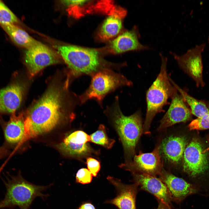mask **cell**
I'll return each mask as SVG.
<instances>
[{"instance_id":"8992f818","label":"cell","mask_w":209,"mask_h":209,"mask_svg":"<svg viewBox=\"0 0 209 209\" xmlns=\"http://www.w3.org/2000/svg\"><path fill=\"white\" fill-rule=\"evenodd\" d=\"M132 83L120 74L105 70L93 77L90 86L80 97L82 102L94 98L101 101L109 92L122 85L130 86Z\"/></svg>"},{"instance_id":"4fadbf2b","label":"cell","mask_w":209,"mask_h":209,"mask_svg":"<svg viewBox=\"0 0 209 209\" xmlns=\"http://www.w3.org/2000/svg\"><path fill=\"white\" fill-rule=\"evenodd\" d=\"M159 178L166 186L172 202L179 204L187 197L199 193V189L195 184L190 183L163 169Z\"/></svg>"},{"instance_id":"3957f363","label":"cell","mask_w":209,"mask_h":209,"mask_svg":"<svg viewBox=\"0 0 209 209\" xmlns=\"http://www.w3.org/2000/svg\"><path fill=\"white\" fill-rule=\"evenodd\" d=\"M4 183L6 193L4 199L0 202V209L18 206L20 209H28L36 197L44 199L47 196L42 192L51 185L33 184L24 179L20 174L7 177Z\"/></svg>"},{"instance_id":"5b68a950","label":"cell","mask_w":209,"mask_h":209,"mask_svg":"<svg viewBox=\"0 0 209 209\" xmlns=\"http://www.w3.org/2000/svg\"><path fill=\"white\" fill-rule=\"evenodd\" d=\"M57 49L75 74L92 73L99 65L98 53L95 49L73 45L59 46Z\"/></svg>"},{"instance_id":"6da1fadb","label":"cell","mask_w":209,"mask_h":209,"mask_svg":"<svg viewBox=\"0 0 209 209\" xmlns=\"http://www.w3.org/2000/svg\"><path fill=\"white\" fill-rule=\"evenodd\" d=\"M62 96L54 87L49 88L28 111L24 118L25 140L51 131L63 116Z\"/></svg>"},{"instance_id":"4316f807","label":"cell","mask_w":209,"mask_h":209,"mask_svg":"<svg viewBox=\"0 0 209 209\" xmlns=\"http://www.w3.org/2000/svg\"><path fill=\"white\" fill-rule=\"evenodd\" d=\"M92 176L88 169L86 168L80 169L76 174V182L82 184L89 183L92 181Z\"/></svg>"},{"instance_id":"f546056e","label":"cell","mask_w":209,"mask_h":209,"mask_svg":"<svg viewBox=\"0 0 209 209\" xmlns=\"http://www.w3.org/2000/svg\"><path fill=\"white\" fill-rule=\"evenodd\" d=\"M11 153L10 151L3 145L0 147V160L10 155Z\"/></svg>"},{"instance_id":"d6986e66","label":"cell","mask_w":209,"mask_h":209,"mask_svg":"<svg viewBox=\"0 0 209 209\" xmlns=\"http://www.w3.org/2000/svg\"><path fill=\"white\" fill-rule=\"evenodd\" d=\"M1 27L14 43L27 49L39 42L17 25L9 24Z\"/></svg>"},{"instance_id":"e0dca14e","label":"cell","mask_w":209,"mask_h":209,"mask_svg":"<svg viewBox=\"0 0 209 209\" xmlns=\"http://www.w3.org/2000/svg\"><path fill=\"white\" fill-rule=\"evenodd\" d=\"M140 34L135 27L118 36L111 42L110 47L115 53H119L132 50L149 49L148 46L143 45L138 40Z\"/></svg>"},{"instance_id":"277c9868","label":"cell","mask_w":209,"mask_h":209,"mask_svg":"<svg viewBox=\"0 0 209 209\" xmlns=\"http://www.w3.org/2000/svg\"><path fill=\"white\" fill-rule=\"evenodd\" d=\"M115 105L111 113L112 121L125 155L128 158H131L134 154L137 144L143 133L141 112L138 111L126 116L122 113L118 104Z\"/></svg>"},{"instance_id":"484cf974","label":"cell","mask_w":209,"mask_h":209,"mask_svg":"<svg viewBox=\"0 0 209 209\" xmlns=\"http://www.w3.org/2000/svg\"><path fill=\"white\" fill-rule=\"evenodd\" d=\"M188 127L190 130L209 129V114L193 120Z\"/></svg>"},{"instance_id":"ffe728a7","label":"cell","mask_w":209,"mask_h":209,"mask_svg":"<svg viewBox=\"0 0 209 209\" xmlns=\"http://www.w3.org/2000/svg\"><path fill=\"white\" fill-rule=\"evenodd\" d=\"M170 80L174 87L179 92L185 102L190 108L192 114L200 118L208 114H209V110L206 104L203 102L197 100L183 90L171 79L169 76Z\"/></svg>"},{"instance_id":"7402d4cb","label":"cell","mask_w":209,"mask_h":209,"mask_svg":"<svg viewBox=\"0 0 209 209\" xmlns=\"http://www.w3.org/2000/svg\"><path fill=\"white\" fill-rule=\"evenodd\" d=\"M122 26L121 19L116 15L109 16L105 20L99 33L100 37L103 39H108L117 35Z\"/></svg>"},{"instance_id":"8fae6325","label":"cell","mask_w":209,"mask_h":209,"mask_svg":"<svg viewBox=\"0 0 209 209\" xmlns=\"http://www.w3.org/2000/svg\"><path fill=\"white\" fill-rule=\"evenodd\" d=\"M208 167L206 154L201 144L192 140L185 148L183 154V170L189 176L196 177Z\"/></svg>"},{"instance_id":"2e32d148","label":"cell","mask_w":209,"mask_h":209,"mask_svg":"<svg viewBox=\"0 0 209 209\" xmlns=\"http://www.w3.org/2000/svg\"><path fill=\"white\" fill-rule=\"evenodd\" d=\"M107 179L115 187L117 195L114 199L105 202L115 205L119 209H136V198L139 191L138 185L123 183L120 180L110 176Z\"/></svg>"},{"instance_id":"7a4b0ae2","label":"cell","mask_w":209,"mask_h":209,"mask_svg":"<svg viewBox=\"0 0 209 209\" xmlns=\"http://www.w3.org/2000/svg\"><path fill=\"white\" fill-rule=\"evenodd\" d=\"M160 55L161 59L160 73L146 93L147 111L143 127V133L145 134L150 133L149 129L154 117L163 111V107L176 89L167 74V58L161 53Z\"/></svg>"},{"instance_id":"9a60e30c","label":"cell","mask_w":209,"mask_h":209,"mask_svg":"<svg viewBox=\"0 0 209 209\" xmlns=\"http://www.w3.org/2000/svg\"><path fill=\"white\" fill-rule=\"evenodd\" d=\"M171 104L167 111L160 121L158 130H161L180 122H184L191 117L190 110L183 98L176 89L171 97Z\"/></svg>"},{"instance_id":"d6a6232c","label":"cell","mask_w":209,"mask_h":209,"mask_svg":"<svg viewBox=\"0 0 209 209\" xmlns=\"http://www.w3.org/2000/svg\"><path fill=\"white\" fill-rule=\"evenodd\" d=\"M208 44H209V34L208 38Z\"/></svg>"},{"instance_id":"5bb4252c","label":"cell","mask_w":209,"mask_h":209,"mask_svg":"<svg viewBox=\"0 0 209 209\" xmlns=\"http://www.w3.org/2000/svg\"><path fill=\"white\" fill-rule=\"evenodd\" d=\"M133 181L139 190L146 191L160 200L173 208L169 191L163 182L156 176L138 173H132Z\"/></svg>"},{"instance_id":"30bf717a","label":"cell","mask_w":209,"mask_h":209,"mask_svg":"<svg viewBox=\"0 0 209 209\" xmlns=\"http://www.w3.org/2000/svg\"><path fill=\"white\" fill-rule=\"evenodd\" d=\"M160 146L156 147L152 152L141 151L134 156L133 160L120 165V167L132 173H138L156 176L162 172L163 165L160 154Z\"/></svg>"},{"instance_id":"ac0fdd59","label":"cell","mask_w":209,"mask_h":209,"mask_svg":"<svg viewBox=\"0 0 209 209\" xmlns=\"http://www.w3.org/2000/svg\"><path fill=\"white\" fill-rule=\"evenodd\" d=\"M186 144L184 137L171 136L163 140L160 149L166 160L172 163H178L183 157Z\"/></svg>"},{"instance_id":"f1b7e54d","label":"cell","mask_w":209,"mask_h":209,"mask_svg":"<svg viewBox=\"0 0 209 209\" xmlns=\"http://www.w3.org/2000/svg\"><path fill=\"white\" fill-rule=\"evenodd\" d=\"M88 0H62L61 2L67 7L80 6L88 1Z\"/></svg>"},{"instance_id":"4dcf8cb0","label":"cell","mask_w":209,"mask_h":209,"mask_svg":"<svg viewBox=\"0 0 209 209\" xmlns=\"http://www.w3.org/2000/svg\"><path fill=\"white\" fill-rule=\"evenodd\" d=\"M158 206L156 209H172V208L164 202L159 200H157Z\"/></svg>"},{"instance_id":"9c48e42d","label":"cell","mask_w":209,"mask_h":209,"mask_svg":"<svg viewBox=\"0 0 209 209\" xmlns=\"http://www.w3.org/2000/svg\"><path fill=\"white\" fill-rule=\"evenodd\" d=\"M24 59L28 73L32 77L45 67L60 61L54 51L40 42L27 49Z\"/></svg>"},{"instance_id":"1f68e13d","label":"cell","mask_w":209,"mask_h":209,"mask_svg":"<svg viewBox=\"0 0 209 209\" xmlns=\"http://www.w3.org/2000/svg\"><path fill=\"white\" fill-rule=\"evenodd\" d=\"M79 209H96L94 206L90 203H86L82 205Z\"/></svg>"},{"instance_id":"83f0119b","label":"cell","mask_w":209,"mask_h":209,"mask_svg":"<svg viewBox=\"0 0 209 209\" xmlns=\"http://www.w3.org/2000/svg\"><path fill=\"white\" fill-rule=\"evenodd\" d=\"M86 164L88 169L92 176H96L100 169V162L95 158L89 157L87 159Z\"/></svg>"},{"instance_id":"cb8c5ba5","label":"cell","mask_w":209,"mask_h":209,"mask_svg":"<svg viewBox=\"0 0 209 209\" xmlns=\"http://www.w3.org/2000/svg\"><path fill=\"white\" fill-rule=\"evenodd\" d=\"M19 20L16 15L1 1L0 0V26L17 25Z\"/></svg>"},{"instance_id":"52a82bcc","label":"cell","mask_w":209,"mask_h":209,"mask_svg":"<svg viewBox=\"0 0 209 209\" xmlns=\"http://www.w3.org/2000/svg\"><path fill=\"white\" fill-rule=\"evenodd\" d=\"M18 74L14 73L8 84L0 89L1 116L16 114L21 105L26 87Z\"/></svg>"},{"instance_id":"7c38bea8","label":"cell","mask_w":209,"mask_h":209,"mask_svg":"<svg viewBox=\"0 0 209 209\" xmlns=\"http://www.w3.org/2000/svg\"><path fill=\"white\" fill-rule=\"evenodd\" d=\"M24 121L22 113L11 115L8 121L0 115V125L4 140L3 145L9 149L16 151L26 141Z\"/></svg>"},{"instance_id":"44dd1931","label":"cell","mask_w":209,"mask_h":209,"mask_svg":"<svg viewBox=\"0 0 209 209\" xmlns=\"http://www.w3.org/2000/svg\"><path fill=\"white\" fill-rule=\"evenodd\" d=\"M56 147L64 153L72 156L84 157L98 153L87 143L78 144L62 142L56 145Z\"/></svg>"},{"instance_id":"836d02e7","label":"cell","mask_w":209,"mask_h":209,"mask_svg":"<svg viewBox=\"0 0 209 209\" xmlns=\"http://www.w3.org/2000/svg\"><path fill=\"white\" fill-rule=\"evenodd\" d=\"M207 106V107H208V109H209V105L208 106Z\"/></svg>"},{"instance_id":"ba28073f","label":"cell","mask_w":209,"mask_h":209,"mask_svg":"<svg viewBox=\"0 0 209 209\" xmlns=\"http://www.w3.org/2000/svg\"><path fill=\"white\" fill-rule=\"evenodd\" d=\"M203 43L196 45L181 55L171 52L179 67L195 82L197 87H203V65L202 54L206 46Z\"/></svg>"},{"instance_id":"603a6c76","label":"cell","mask_w":209,"mask_h":209,"mask_svg":"<svg viewBox=\"0 0 209 209\" xmlns=\"http://www.w3.org/2000/svg\"><path fill=\"white\" fill-rule=\"evenodd\" d=\"M90 136V141L108 149L111 148L115 142L114 139L108 138L105 127L103 125H100L98 130Z\"/></svg>"},{"instance_id":"d4e9b609","label":"cell","mask_w":209,"mask_h":209,"mask_svg":"<svg viewBox=\"0 0 209 209\" xmlns=\"http://www.w3.org/2000/svg\"><path fill=\"white\" fill-rule=\"evenodd\" d=\"M90 141V136L81 130L75 131L65 138L63 140L64 143H71L78 144H84Z\"/></svg>"}]
</instances>
